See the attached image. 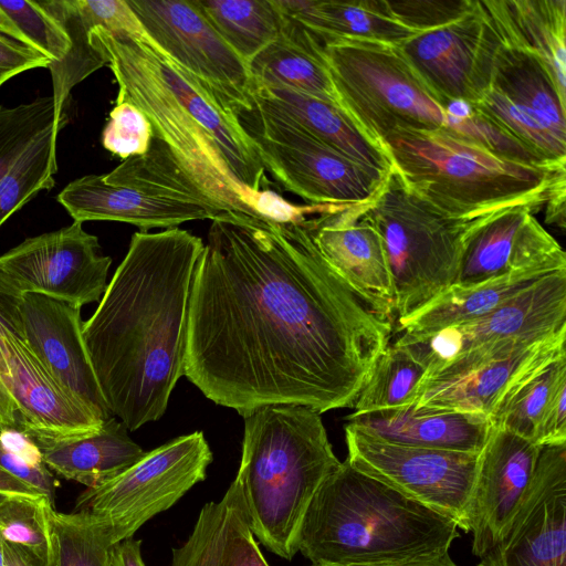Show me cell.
Instances as JSON below:
<instances>
[{
	"mask_svg": "<svg viewBox=\"0 0 566 566\" xmlns=\"http://www.w3.org/2000/svg\"><path fill=\"white\" fill-rule=\"evenodd\" d=\"M50 64V60L33 48L0 33V86L22 72Z\"/></svg>",
	"mask_w": 566,
	"mask_h": 566,
	"instance_id": "45",
	"label": "cell"
},
{
	"mask_svg": "<svg viewBox=\"0 0 566 566\" xmlns=\"http://www.w3.org/2000/svg\"><path fill=\"white\" fill-rule=\"evenodd\" d=\"M248 69L252 91L255 86H282L339 106L319 40L293 19L286 17L282 33Z\"/></svg>",
	"mask_w": 566,
	"mask_h": 566,
	"instance_id": "28",
	"label": "cell"
},
{
	"mask_svg": "<svg viewBox=\"0 0 566 566\" xmlns=\"http://www.w3.org/2000/svg\"><path fill=\"white\" fill-rule=\"evenodd\" d=\"M203 249L177 228L136 232L83 339L102 395L129 431L156 421L185 374L189 302Z\"/></svg>",
	"mask_w": 566,
	"mask_h": 566,
	"instance_id": "2",
	"label": "cell"
},
{
	"mask_svg": "<svg viewBox=\"0 0 566 566\" xmlns=\"http://www.w3.org/2000/svg\"><path fill=\"white\" fill-rule=\"evenodd\" d=\"M19 310L24 343L43 367L101 420L112 418L84 344L81 307L25 293Z\"/></svg>",
	"mask_w": 566,
	"mask_h": 566,
	"instance_id": "19",
	"label": "cell"
},
{
	"mask_svg": "<svg viewBox=\"0 0 566 566\" xmlns=\"http://www.w3.org/2000/svg\"><path fill=\"white\" fill-rule=\"evenodd\" d=\"M365 203L317 214L303 224L336 275L377 315L392 323L396 298L391 271Z\"/></svg>",
	"mask_w": 566,
	"mask_h": 566,
	"instance_id": "18",
	"label": "cell"
},
{
	"mask_svg": "<svg viewBox=\"0 0 566 566\" xmlns=\"http://www.w3.org/2000/svg\"><path fill=\"white\" fill-rule=\"evenodd\" d=\"M382 147L412 192L458 219L514 207L536 213L554 192L566 188V169L502 158L450 128L398 130Z\"/></svg>",
	"mask_w": 566,
	"mask_h": 566,
	"instance_id": "6",
	"label": "cell"
},
{
	"mask_svg": "<svg viewBox=\"0 0 566 566\" xmlns=\"http://www.w3.org/2000/svg\"><path fill=\"white\" fill-rule=\"evenodd\" d=\"M346 419L352 426L389 442L471 453H480L492 427L484 416L415 406L350 413Z\"/></svg>",
	"mask_w": 566,
	"mask_h": 566,
	"instance_id": "25",
	"label": "cell"
},
{
	"mask_svg": "<svg viewBox=\"0 0 566 566\" xmlns=\"http://www.w3.org/2000/svg\"><path fill=\"white\" fill-rule=\"evenodd\" d=\"M566 327V269L554 272L490 313L428 335L401 334L406 347L426 370L475 347L510 338L543 336Z\"/></svg>",
	"mask_w": 566,
	"mask_h": 566,
	"instance_id": "15",
	"label": "cell"
},
{
	"mask_svg": "<svg viewBox=\"0 0 566 566\" xmlns=\"http://www.w3.org/2000/svg\"><path fill=\"white\" fill-rule=\"evenodd\" d=\"M542 447L492 424L479 453L470 502L472 553L481 558L506 533L533 479Z\"/></svg>",
	"mask_w": 566,
	"mask_h": 566,
	"instance_id": "20",
	"label": "cell"
},
{
	"mask_svg": "<svg viewBox=\"0 0 566 566\" xmlns=\"http://www.w3.org/2000/svg\"><path fill=\"white\" fill-rule=\"evenodd\" d=\"M189 302L185 374L242 417L265 406L353 408L392 323L328 266L302 222L211 220Z\"/></svg>",
	"mask_w": 566,
	"mask_h": 566,
	"instance_id": "1",
	"label": "cell"
},
{
	"mask_svg": "<svg viewBox=\"0 0 566 566\" xmlns=\"http://www.w3.org/2000/svg\"><path fill=\"white\" fill-rule=\"evenodd\" d=\"M0 382L13 400L18 423L46 437L96 431L104 423L50 375L24 340L0 328Z\"/></svg>",
	"mask_w": 566,
	"mask_h": 566,
	"instance_id": "22",
	"label": "cell"
},
{
	"mask_svg": "<svg viewBox=\"0 0 566 566\" xmlns=\"http://www.w3.org/2000/svg\"><path fill=\"white\" fill-rule=\"evenodd\" d=\"M0 33H3L23 44H25V41L20 33V31L17 29V27L13 24V22L6 15L4 12L0 10ZM27 45V44H25Z\"/></svg>",
	"mask_w": 566,
	"mask_h": 566,
	"instance_id": "53",
	"label": "cell"
},
{
	"mask_svg": "<svg viewBox=\"0 0 566 566\" xmlns=\"http://www.w3.org/2000/svg\"><path fill=\"white\" fill-rule=\"evenodd\" d=\"M0 493L4 495L44 496L0 468ZM48 499V497H46Z\"/></svg>",
	"mask_w": 566,
	"mask_h": 566,
	"instance_id": "50",
	"label": "cell"
},
{
	"mask_svg": "<svg viewBox=\"0 0 566 566\" xmlns=\"http://www.w3.org/2000/svg\"><path fill=\"white\" fill-rule=\"evenodd\" d=\"M226 43L248 63L276 40L286 17L274 0H192Z\"/></svg>",
	"mask_w": 566,
	"mask_h": 566,
	"instance_id": "32",
	"label": "cell"
},
{
	"mask_svg": "<svg viewBox=\"0 0 566 566\" xmlns=\"http://www.w3.org/2000/svg\"><path fill=\"white\" fill-rule=\"evenodd\" d=\"M45 496L7 495L0 502V536L3 542L28 548L51 566L52 548Z\"/></svg>",
	"mask_w": 566,
	"mask_h": 566,
	"instance_id": "39",
	"label": "cell"
},
{
	"mask_svg": "<svg viewBox=\"0 0 566 566\" xmlns=\"http://www.w3.org/2000/svg\"><path fill=\"white\" fill-rule=\"evenodd\" d=\"M252 95L283 112L346 157L384 174L390 170L391 163L385 150L339 106L282 86H255Z\"/></svg>",
	"mask_w": 566,
	"mask_h": 566,
	"instance_id": "29",
	"label": "cell"
},
{
	"mask_svg": "<svg viewBox=\"0 0 566 566\" xmlns=\"http://www.w3.org/2000/svg\"><path fill=\"white\" fill-rule=\"evenodd\" d=\"M507 6L522 38L545 62L566 97V1L507 0Z\"/></svg>",
	"mask_w": 566,
	"mask_h": 566,
	"instance_id": "34",
	"label": "cell"
},
{
	"mask_svg": "<svg viewBox=\"0 0 566 566\" xmlns=\"http://www.w3.org/2000/svg\"><path fill=\"white\" fill-rule=\"evenodd\" d=\"M565 342L566 327L464 375L421 381L415 407L475 413L490 419L516 385L566 354Z\"/></svg>",
	"mask_w": 566,
	"mask_h": 566,
	"instance_id": "23",
	"label": "cell"
},
{
	"mask_svg": "<svg viewBox=\"0 0 566 566\" xmlns=\"http://www.w3.org/2000/svg\"><path fill=\"white\" fill-rule=\"evenodd\" d=\"M7 495L0 493V502L4 500Z\"/></svg>",
	"mask_w": 566,
	"mask_h": 566,
	"instance_id": "55",
	"label": "cell"
},
{
	"mask_svg": "<svg viewBox=\"0 0 566 566\" xmlns=\"http://www.w3.org/2000/svg\"><path fill=\"white\" fill-rule=\"evenodd\" d=\"M149 41L233 111L251 107L245 62L226 43L192 0H127Z\"/></svg>",
	"mask_w": 566,
	"mask_h": 566,
	"instance_id": "13",
	"label": "cell"
},
{
	"mask_svg": "<svg viewBox=\"0 0 566 566\" xmlns=\"http://www.w3.org/2000/svg\"><path fill=\"white\" fill-rule=\"evenodd\" d=\"M311 566H459L457 565L451 556L448 554L432 559L406 562V563H394V564H373V565H314Z\"/></svg>",
	"mask_w": 566,
	"mask_h": 566,
	"instance_id": "52",
	"label": "cell"
},
{
	"mask_svg": "<svg viewBox=\"0 0 566 566\" xmlns=\"http://www.w3.org/2000/svg\"><path fill=\"white\" fill-rule=\"evenodd\" d=\"M458 530L346 459L310 502L297 546L314 565L406 563L448 554Z\"/></svg>",
	"mask_w": 566,
	"mask_h": 566,
	"instance_id": "4",
	"label": "cell"
},
{
	"mask_svg": "<svg viewBox=\"0 0 566 566\" xmlns=\"http://www.w3.org/2000/svg\"><path fill=\"white\" fill-rule=\"evenodd\" d=\"M283 14L318 36L400 45L419 32L399 23L385 0H274Z\"/></svg>",
	"mask_w": 566,
	"mask_h": 566,
	"instance_id": "31",
	"label": "cell"
},
{
	"mask_svg": "<svg viewBox=\"0 0 566 566\" xmlns=\"http://www.w3.org/2000/svg\"><path fill=\"white\" fill-rule=\"evenodd\" d=\"M255 153L283 191L312 205L368 202L387 174L331 148L296 120L252 95L251 107L234 111Z\"/></svg>",
	"mask_w": 566,
	"mask_h": 566,
	"instance_id": "10",
	"label": "cell"
},
{
	"mask_svg": "<svg viewBox=\"0 0 566 566\" xmlns=\"http://www.w3.org/2000/svg\"><path fill=\"white\" fill-rule=\"evenodd\" d=\"M140 539L133 537L114 544L111 547L112 566H146L140 553Z\"/></svg>",
	"mask_w": 566,
	"mask_h": 566,
	"instance_id": "47",
	"label": "cell"
},
{
	"mask_svg": "<svg viewBox=\"0 0 566 566\" xmlns=\"http://www.w3.org/2000/svg\"><path fill=\"white\" fill-rule=\"evenodd\" d=\"M0 10L20 31L25 44L50 60L49 67L67 55L71 43L66 33L38 1L0 0Z\"/></svg>",
	"mask_w": 566,
	"mask_h": 566,
	"instance_id": "41",
	"label": "cell"
},
{
	"mask_svg": "<svg viewBox=\"0 0 566 566\" xmlns=\"http://www.w3.org/2000/svg\"><path fill=\"white\" fill-rule=\"evenodd\" d=\"M4 566H48L25 547L3 542Z\"/></svg>",
	"mask_w": 566,
	"mask_h": 566,
	"instance_id": "48",
	"label": "cell"
},
{
	"mask_svg": "<svg viewBox=\"0 0 566 566\" xmlns=\"http://www.w3.org/2000/svg\"><path fill=\"white\" fill-rule=\"evenodd\" d=\"M212 452L201 431L151 450L134 465L77 497L74 512L94 516L113 545L133 537L146 522L168 510L203 481Z\"/></svg>",
	"mask_w": 566,
	"mask_h": 566,
	"instance_id": "11",
	"label": "cell"
},
{
	"mask_svg": "<svg viewBox=\"0 0 566 566\" xmlns=\"http://www.w3.org/2000/svg\"><path fill=\"white\" fill-rule=\"evenodd\" d=\"M365 213L384 243L397 319L454 284L467 238L493 214L472 220L449 217L412 192L392 166L365 203Z\"/></svg>",
	"mask_w": 566,
	"mask_h": 566,
	"instance_id": "7",
	"label": "cell"
},
{
	"mask_svg": "<svg viewBox=\"0 0 566 566\" xmlns=\"http://www.w3.org/2000/svg\"><path fill=\"white\" fill-rule=\"evenodd\" d=\"M56 200L75 222L117 221L144 232L212 220L226 211L155 136L146 154L125 159L108 174L71 181Z\"/></svg>",
	"mask_w": 566,
	"mask_h": 566,
	"instance_id": "8",
	"label": "cell"
},
{
	"mask_svg": "<svg viewBox=\"0 0 566 566\" xmlns=\"http://www.w3.org/2000/svg\"><path fill=\"white\" fill-rule=\"evenodd\" d=\"M18 423V416H17V408L0 382V424L1 426H17Z\"/></svg>",
	"mask_w": 566,
	"mask_h": 566,
	"instance_id": "51",
	"label": "cell"
},
{
	"mask_svg": "<svg viewBox=\"0 0 566 566\" xmlns=\"http://www.w3.org/2000/svg\"><path fill=\"white\" fill-rule=\"evenodd\" d=\"M20 298L21 295L14 293L0 280V328L24 340L19 310Z\"/></svg>",
	"mask_w": 566,
	"mask_h": 566,
	"instance_id": "46",
	"label": "cell"
},
{
	"mask_svg": "<svg viewBox=\"0 0 566 566\" xmlns=\"http://www.w3.org/2000/svg\"><path fill=\"white\" fill-rule=\"evenodd\" d=\"M0 468L54 502L59 482L19 423L0 424Z\"/></svg>",
	"mask_w": 566,
	"mask_h": 566,
	"instance_id": "40",
	"label": "cell"
},
{
	"mask_svg": "<svg viewBox=\"0 0 566 566\" xmlns=\"http://www.w3.org/2000/svg\"><path fill=\"white\" fill-rule=\"evenodd\" d=\"M51 566H112L113 543L104 526L83 512L60 513L46 507Z\"/></svg>",
	"mask_w": 566,
	"mask_h": 566,
	"instance_id": "35",
	"label": "cell"
},
{
	"mask_svg": "<svg viewBox=\"0 0 566 566\" xmlns=\"http://www.w3.org/2000/svg\"><path fill=\"white\" fill-rule=\"evenodd\" d=\"M564 376H566V354L516 385L491 416V423L533 442L546 401L556 382Z\"/></svg>",
	"mask_w": 566,
	"mask_h": 566,
	"instance_id": "37",
	"label": "cell"
},
{
	"mask_svg": "<svg viewBox=\"0 0 566 566\" xmlns=\"http://www.w3.org/2000/svg\"><path fill=\"white\" fill-rule=\"evenodd\" d=\"M533 442L539 447L566 443V376L552 390L537 422Z\"/></svg>",
	"mask_w": 566,
	"mask_h": 566,
	"instance_id": "44",
	"label": "cell"
},
{
	"mask_svg": "<svg viewBox=\"0 0 566 566\" xmlns=\"http://www.w3.org/2000/svg\"><path fill=\"white\" fill-rule=\"evenodd\" d=\"M61 125L43 133L0 177V227L41 190L54 187L56 137Z\"/></svg>",
	"mask_w": 566,
	"mask_h": 566,
	"instance_id": "36",
	"label": "cell"
},
{
	"mask_svg": "<svg viewBox=\"0 0 566 566\" xmlns=\"http://www.w3.org/2000/svg\"><path fill=\"white\" fill-rule=\"evenodd\" d=\"M476 566H566V443L542 447L506 533Z\"/></svg>",
	"mask_w": 566,
	"mask_h": 566,
	"instance_id": "17",
	"label": "cell"
},
{
	"mask_svg": "<svg viewBox=\"0 0 566 566\" xmlns=\"http://www.w3.org/2000/svg\"><path fill=\"white\" fill-rule=\"evenodd\" d=\"M316 36L340 108L382 149L384 142L398 130L447 127L444 107L398 45Z\"/></svg>",
	"mask_w": 566,
	"mask_h": 566,
	"instance_id": "9",
	"label": "cell"
},
{
	"mask_svg": "<svg viewBox=\"0 0 566 566\" xmlns=\"http://www.w3.org/2000/svg\"><path fill=\"white\" fill-rule=\"evenodd\" d=\"M424 366L402 345L389 344L377 358L353 413L400 410L416 403Z\"/></svg>",
	"mask_w": 566,
	"mask_h": 566,
	"instance_id": "33",
	"label": "cell"
},
{
	"mask_svg": "<svg viewBox=\"0 0 566 566\" xmlns=\"http://www.w3.org/2000/svg\"><path fill=\"white\" fill-rule=\"evenodd\" d=\"M22 430L38 447L51 471L86 488L115 478L147 453L129 438L125 424L114 417L96 431L81 436L57 438Z\"/></svg>",
	"mask_w": 566,
	"mask_h": 566,
	"instance_id": "26",
	"label": "cell"
},
{
	"mask_svg": "<svg viewBox=\"0 0 566 566\" xmlns=\"http://www.w3.org/2000/svg\"><path fill=\"white\" fill-rule=\"evenodd\" d=\"M81 222L28 238L0 256V280L14 293L43 294L78 307L98 301L112 259Z\"/></svg>",
	"mask_w": 566,
	"mask_h": 566,
	"instance_id": "14",
	"label": "cell"
},
{
	"mask_svg": "<svg viewBox=\"0 0 566 566\" xmlns=\"http://www.w3.org/2000/svg\"><path fill=\"white\" fill-rule=\"evenodd\" d=\"M565 188L554 192L545 203V221L565 230Z\"/></svg>",
	"mask_w": 566,
	"mask_h": 566,
	"instance_id": "49",
	"label": "cell"
},
{
	"mask_svg": "<svg viewBox=\"0 0 566 566\" xmlns=\"http://www.w3.org/2000/svg\"><path fill=\"white\" fill-rule=\"evenodd\" d=\"M172 566H269L234 480L219 502L203 505L188 539L172 549Z\"/></svg>",
	"mask_w": 566,
	"mask_h": 566,
	"instance_id": "27",
	"label": "cell"
},
{
	"mask_svg": "<svg viewBox=\"0 0 566 566\" xmlns=\"http://www.w3.org/2000/svg\"><path fill=\"white\" fill-rule=\"evenodd\" d=\"M534 214L528 207H514L478 224L464 243L454 284L537 269H566L563 248Z\"/></svg>",
	"mask_w": 566,
	"mask_h": 566,
	"instance_id": "21",
	"label": "cell"
},
{
	"mask_svg": "<svg viewBox=\"0 0 566 566\" xmlns=\"http://www.w3.org/2000/svg\"><path fill=\"white\" fill-rule=\"evenodd\" d=\"M65 123L66 115L56 114L53 96L14 107L0 105V177L43 133Z\"/></svg>",
	"mask_w": 566,
	"mask_h": 566,
	"instance_id": "38",
	"label": "cell"
},
{
	"mask_svg": "<svg viewBox=\"0 0 566 566\" xmlns=\"http://www.w3.org/2000/svg\"><path fill=\"white\" fill-rule=\"evenodd\" d=\"M497 35L482 1L462 18L444 27L420 32L399 49L444 107L451 101L471 105L488 85Z\"/></svg>",
	"mask_w": 566,
	"mask_h": 566,
	"instance_id": "16",
	"label": "cell"
},
{
	"mask_svg": "<svg viewBox=\"0 0 566 566\" xmlns=\"http://www.w3.org/2000/svg\"><path fill=\"white\" fill-rule=\"evenodd\" d=\"M0 566H4L3 541L0 536Z\"/></svg>",
	"mask_w": 566,
	"mask_h": 566,
	"instance_id": "54",
	"label": "cell"
},
{
	"mask_svg": "<svg viewBox=\"0 0 566 566\" xmlns=\"http://www.w3.org/2000/svg\"><path fill=\"white\" fill-rule=\"evenodd\" d=\"M347 460L358 471L453 521L470 533L479 453L399 444L345 426Z\"/></svg>",
	"mask_w": 566,
	"mask_h": 566,
	"instance_id": "12",
	"label": "cell"
},
{
	"mask_svg": "<svg viewBox=\"0 0 566 566\" xmlns=\"http://www.w3.org/2000/svg\"><path fill=\"white\" fill-rule=\"evenodd\" d=\"M153 128L136 106L128 102L116 103L103 129L102 144L111 154L127 159L146 154L153 139Z\"/></svg>",
	"mask_w": 566,
	"mask_h": 566,
	"instance_id": "42",
	"label": "cell"
},
{
	"mask_svg": "<svg viewBox=\"0 0 566 566\" xmlns=\"http://www.w3.org/2000/svg\"><path fill=\"white\" fill-rule=\"evenodd\" d=\"M390 14L402 25L417 32H427L470 12L475 0H385Z\"/></svg>",
	"mask_w": 566,
	"mask_h": 566,
	"instance_id": "43",
	"label": "cell"
},
{
	"mask_svg": "<svg viewBox=\"0 0 566 566\" xmlns=\"http://www.w3.org/2000/svg\"><path fill=\"white\" fill-rule=\"evenodd\" d=\"M554 272L557 271L537 269L452 284L417 311L397 319L399 331L405 335H428L473 321Z\"/></svg>",
	"mask_w": 566,
	"mask_h": 566,
	"instance_id": "30",
	"label": "cell"
},
{
	"mask_svg": "<svg viewBox=\"0 0 566 566\" xmlns=\"http://www.w3.org/2000/svg\"><path fill=\"white\" fill-rule=\"evenodd\" d=\"M39 4L62 27L71 48L67 55L50 69L53 98L59 117L65 116V105L72 88L107 64L103 51L92 41V31L103 28L135 36L144 29L127 0H43Z\"/></svg>",
	"mask_w": 566,
	"mask_h": 566,
	"instance_id": "24",
	"label": "cell"
},
{
	"mask_svg": "<svg viewBox=\"0 0 566 566\" xmlns=\"http://www.w3.org/2000/svg\"><path fill=\"white\" fill-rule=\"evenodd\" d=\"M238 483L253 535L291 560L306 509L340 461L321 413L303 406L274 405L245 416Z\"/></svg>",
	"mask_w": 566,
	"mask_h": 566,
	"instance_id": "5",
	"label": "cell"
},
{
	"mask_svg": "<svg viewBox=\"0 0 566 566\" xmlns=\"http://www.w3.org/2000/svg\"><path fill=\"white\" fill-rule=\"evenodd\" d=\"M128 102L148 118L190 177L226 211L258 217L254 193L270 181L234 111L146 38L92 31Z\"/></svg>",
	"mask_w": 566,
	"mask_h": 566,
	"instance_id": "3",
	"label": "cell"
}]
</instances>
